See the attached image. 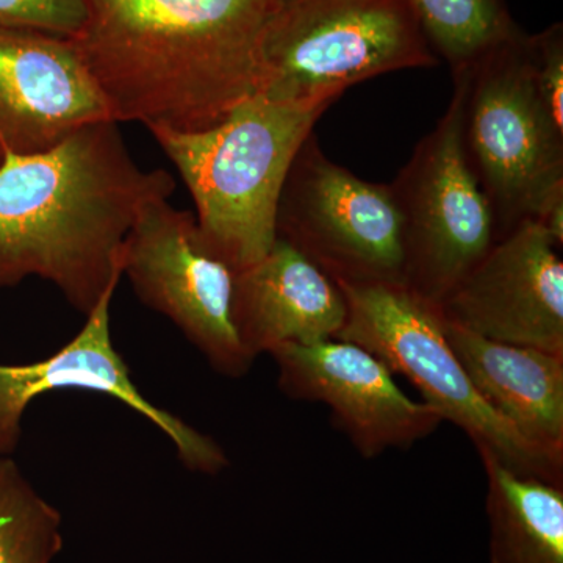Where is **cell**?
<instances>
[{"label": "cell", "instance_id": "1", "mask_svg": "<svg viewBox=\"0 0 563 563\" xmlns=\"http://www.w3.org/2000/svg\"><path fill=\"white\" fill-rule=\"evenodd\" d=\"M176 179L141 169L113 120L92 122L41 154L0 162V288L51 282L88 317L122 276V252L150 203Z\"/></svg>", "mask_w": 563, "mask_h": 563}, {"label": "cell", "instance_id": "2", "mask_svg": "<svg viewBox=\"0 0 563 563\" xmlns=\"http://www.w3.org/2000/svg\"><path fill=\"white\" fill-rule=\"evenodd\" d=\"M276 0H87L76 38L117 122L201 132L257 95Z\"/></svg>", "mask_w": 563, "mask_h": 563}, {"label": "cell", "instance_id": "3", "mask_svg": "<svg viewBox=\"0 0 563 563\" xmlns=\"http://www.w3.org/2000/svg\"><path fill=\"white\" fill-rule=\"evenodd\" d=\"M333 102L255 95L206 131L150 129L195 201L199 242L233 272L272 250L291 163Z\"/></svg>", "mask_w": 563, "mask_h": 563}, {"label": "cell", "instance_id": "4", "mask_svg": "<svg viewBox=\"0 0 563 563\" xmlns=\"http://www.w3.org/2000/svg\"><path fill=\"white\" fill-rule=\"evenodd\" d=\"M465 73L463 147L498 242L563 206V129L537 92L531 35L493 47Z\"/></svg>", "mask_w": 563, "mask_h": 563}, {"label": "cell", "instance_id": "5", "mask_svg": "<svg viewBox=\"0 0 563 563\" xmlns=\"http://www.w3.org/2000/svg\"><path fill=\"white\" fill-rule=\"evenodd\" d=\"M346 301L336 339L361 344L421 393L443 421L453 422L504 465L563 485V457L529 443L474 387L444 333L439 307L395 282H335Z\"/></svg>", "mask_w": 563, "mask_h": 563}, {"label": "cell", "instance_id": "6", "mask_svg": "<svg viewBox=\"0 0 563 563\" xmlns=\"http://www.w3.org/2000/svg\"><path fill=\"white\" fill-rule=\"evenodd\" d=\"M439 60L406 0H276L257 95L336 101L363 80Z\"/></svg>", "mask_w": 563, "mask_h": 563}, {"label": "cell", "instance_id": "7", "mask_svg": "<svg viewBox=\"0 0 563 563\" xmlns=\"http://www.w3.org/2000/svg\"><path fill=\"white\" fill-rule=\"evenodd\" d=\"M446 113L390 184L402 220V284L440 307L496 243L490 207L463 147L465 69Z\"/></svg>", "mask_w": 563, "mask_h": 563}, {"label": "cell", "instance_id": "8", "mask_svg": "<svg viewBox=\"0 0 563 563\" xmlns=\"http://www.w3.org/2000/svg\"><path fill=\"white\" fill-rule=\"evenodd\" d=\"M276 236L333 282L402 284V220L390 185L358 179L303 141L282 188Z\"/></svg>", "mask_w": 563, "mask_h": 563}, {"label": "cell", "instance_id": "9", "mask_svg": "<svg viewBox=\"0 0 563 563\" xmlns=\"http://www.w3.org/2000/svg\"><path fill=\"white\" fill-rule=\"evenodd\" d=\"M140 301L168 318L195 344L214 372L232 379L246 376L252 358L232 321L235 272L199 242L195 213L168 199L140 214L122 252Z\"/></svg>", "mask_w": 563, "mask_h": 563}, {"label": "cell", "instance_id": "10", "mask_svg": "<svg viewBox=\"0 0 563 563\" xmlns=\"http://www.w3.org/2000/svg\"><path fill=\"white\" fill-rule=\"evenodd\" d=\"M117 288L103 295L85 317L80 332L49 357L22 365L0 363V457H13L21 442L22 418L38 396L85 390L110 396L146 418L172 442L185 468L217 476L231 465L224 448L152 402L133 383L131 368L111 339L110 307Z\"/></svg>", "mask_w": 563, "mask_h": 563}, {"label": "cell", "instance_id": "11", "mask_svg": "<svg viewBox=\"0 0 563 563\" xmlns=\"http://www.w3.org/2000/svg\"><path fill=\"white\" fill-rule=\"evenodd\" d=\"M277 384L295 401L321 402L332 422L365 459L410 448L443 420L410 399L390 368L372 351L347 340L282 344L272 352Z\"/></svg>", "mask_w": 563, "mask_h": 563}, {"label": "cell", "instance_id": "12", "mask_svg": "<svg viewBox=\"0 0 563 563\" xmlns=\"http://www.w3.org/2000/svg\"><path fill=\"white\" fill-rule=\"evenodd\" d=\"M562 247L540 222L498 240L439 307L485 339L563 355Z\"/></svg>", "mask_w": 563, "mask_h": 563}, {"label": "cell", "instance_id": "13", "mask_svg": "<svg viewBox=\"0 0 563 563\" xmlns=\"http://www.w3.org/2000/svg\"><path fill=\"white\" fill-rule=\"evenodd\" d=\"M106 120L109 106L73 40L0 29V154H41Z\"/></svg>", "mask_w": 563, "mask_h": 563}, {"label": "cell", "instance_id": "14", "mask_svg": "<svg viewBox=\"0 0 563 563\" xmlns=\"http://www.w3.org/2000/svg\"><path fill=\"white\" fill-rule=\"evenodd\" d=\"M346 314L339 285L284 240L235 273L232 321L252 361L282 344L336 339Z\"/></svg>", "mask_w": 563, "mask_h": 563}, {"label": "cell", "instance_id": "15", "mask_svg": "<svg viewBox=\"0 0 563 563\" xmlns=\"http://www.w3.org/2000/svg\"><path fill=\"white\" fill-rule=\"evenodd\" d=\"M470 379L529 443L563 457V355L485 339L444 320Z\"/></svg>", "mask_w": 563, "mask_h": 563}, {"label": "cell", "instance_id": "16", "mask_svg": "<svg viewBox=\"0 0 563 563\" xmlns=\"http://www.w3.org/2000/svg\"><path fill=\"white\" fill-rule=\"evenodd\" d=\"M477 453L487 476L492 563H563V485Z\"/></svg>", "mask_w": 563, "mask_h": 563}, {"label": "cell", "instance_id": "17", "mask_svg": "<svg viewBox=\"0 0 563 563\" xmlns=\"http://www.w3.org/2000/svg\"><path fill=\"white\" fill-rule=\"evenodd\" d=\"M437 57L451 70L472 66L521 33L506 0H406Z\"/></svg>", "mask_w": 563, "mask_h": 563}, {"label": "cell", "instance_id": "18", "mask_svg": "<svg viewBox=\"0 0 563 563\" xmlns=\"http://www.w3.org/2000/svg\"><path fill=\"white\" fill-rule=\"evenodd\" d=\"M62 514L0 457V563H52L63 550Z\"/></svg>", "mask_w": 563, "mask_h": 563}, {"label": "cell", "instance_id": "19", "mask_svg": "<svg viewBox=\"0 0 563 563\" xmlns=\"http://www.w3.org/2000/svg\"><path fill=\"white\" fill-rule=\"evenodd\" d=\"M87 0H0V29L76 38L87 22Z\"/></svg>", "mask_w": 563, "mask_h": 563}, {"label": "cell", "instance_id": "20", "mask_svg": "<svg viewBox=\"0 0 563 563\" xmlns=\"http://www.w3.org/2000/svg\"><path fill=\"white\" fill-rule=\"evenodd\" d=\"M533 80L544 110L563 129V27L562 24L531 35Z\"/></svg>", "mask_w": 563, "mask_h": 563}, {"label": "cell", "instance_id": "21", "mask_svg": "<svg viewBox=\"0 0 563 563\" xmlns=\"http://www.w3.org/2000/svg\"><path fill=\"white\" fill-rule=\"evenodd\" d=\"M2 158H3V155H2V154H0V162H2Z\"/></svg>", "mask_w": 563, "mask_h": 563}]
</instances>
